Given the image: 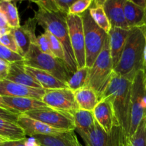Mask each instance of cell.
<instances>
[{"label":"cell","instance_id":"29","mask_svg":"<svg viewBox=\"0 0 146 146\" xmlns=\"http://www.w3.org/2000/svg\"><path fill=\"white\" fill-rule=\"evenodd\" d=\"M129 138L131 146H146V115L140 121L135 133Z\"/></svg>","mask_w":146,"mask_h":146},{"label":"cell","instance_id":"23","mask_svg":"<svg viewBox=\"0 0 146 146\" xmlns=\"http://www.w3.org/2000/svg\"><path fill=\"white\" fill-rule=\"evenodd\" d=\"M85 146H111V137L95 123L94 128L85 133H79Z\"/></svg>","mask_w":146,"mask_h":146},{"label":"cell","instance_id":"25","mask_svg":"<svg viewBox=\"0 0 146 146\" xmlns=\"http://www.w3.org/2000/svg\"><path fill=\"white\" fill-rule=\"evenodd\" d=\"M27 138L24 130L17 123L0 118V138L14 141Z\"/></svg>","mask_w":146,"mask_h":146},{"label":"cell","instance_id":"8","mask_svg":"<svg viewBox=\"0 0 146 146\" xmlns=\"http://www.w3.org/2000/svg\"><path fill=\"white\" fill-rule=\"evenodd\" d=\"M66 21L77 69L83 68L86 66V55L82 19L80 15L68 14L66 17Z\"/></svg>","mask_w":146,"mask_h":146},{"label":"cell","instance_id":"1","mask_svg":"<svg viewBox=\"0 0 146 146\" xmlns=\"http://www.w3.org/2000/svg\"><path fill=\"white\" fill-rule=\"evenodd\" d=\"M132 82L133 81L117 75L113 71L101 98V99L109 100L113 107L117 125L128 136L130 126Z\"/></svg>","mask_w":146,"mask_h":146},{"label":"cell","instance_id":"9","mask_svg":"<svg viewBox=\"0 0 146 146\" xmlns=\"http://www.w3.org/2000/svg\"><path fill=\"white\" fill-rule=\"evenodd\" d=\"M25 114L56 129L64 131H74L75 130L73 115L69 113L57 111L47 106L29 111Z\"/></svg>","mask_w":146,"mask_h":146},{"label":"cell","instance_id":"20","mask_svg":"<svg viewBox=\"0 0 146 146\" xmlns=\"http://www.w3.org/2000/svg\"><path fill=\"white\" fill-rule=\"evenodd\" d=\"M24 68L29 74L34 77L40 83L42 88L44 89L49 90L67 88L66 83L60 81L50 73L24 65Z\"/></svg>","mask_w":146,"mask_h":146},{"label":"cell","instance_id":"34","mask_svg":"<svg viewBox=\"0 0 146 146\" xmlns=\"http://www.w3.org/2000/svg\"><path fill=\"white\" fill-rule=\"evenodd\" d=\"M0 44L4 45V46L7 47L14 52L19 54L18 46H17V43H16L14 36H13L11 31L4 33V34H0Z\"/></svg>","mask_w":146,"mask_h":146},{"label":"cell","instance_id":"31","mask_svg":"<svg viewBox=\"0 0 146 146\" xmlns=\"http://www.w3.org/2000/svg\"><path fill=\"white\" fill-rule=\"evenodd\" d=\"M44 33L47 34V37L49 38V41H50V48H51V51L53 56L55 58H58V59L61 60V61L64 62V53L61 43L60 42V41L53 34L49 32L48 31L44 30Z\"/></svg>","mask_w":146,"mask_h":146},{"label":"cell","instance_id":"37","mask_svg":"<svg viewBox=\"0 0 146 146\" xmlns=\"http://www.w3.org/2000/svg\"><path fill=\"white\" fill-rule=\"evenodd\" d=\"M0 146H38L35 141L31 138L28 139L27 138L14 141H5L0 143Z\"/></svg>","mask_w":146,"mask_h":146},{"label":"cell","instance_id":"17","mask_svg":"<svg viewBox=\"0 0 146 146\" xmlns=\"http://www.w3.org/2000/svg\"><path fill=\"white\" fill-rule=\"evenodd\" d=\"M129 31L130 30L112 27L110 32L108 33L109 38H110V56L113 62V69L115 68L120 61L127 36L129 34Z\"/></svg>","mask_w":146,"mask_h":146},{"label":"cell","instance_id":"36","mask_svg":"<svg viewBox=\"0 0 146 146\" xmlns=\"http://www.w3.org/2000/svg\"><path fill=\"white\" fill-rule=\"evenodd\" d=\"M37 45L42 52L53 56L51 51V48H50V41H49L48 37L45 33L37 37Z\"/></svg>","mask_w":146,"mask_h":146},{"label":"cell","instance_id":"11","mask_svg":"<svg viewBox=\"0 0 146 146\" xmlns=\"http://www.w3.org/2000/svg\"><path fill=\"white\" fill-rule=\"evenodd\" d=\"M37 24V20L33 17L29 19L24 25L11 29L18 46L19 54L24 58L29 50L31 44H37V36L35 35Z\"/></svg>","mask_w":146,"mask_h":146},{"label":"cell","instance_id":"12","mask_svg":"<svg viewBox=\"0 0 146 146\" xmlns=\"http://www.w3.org/2000/svg\"><path fill=\"white\" fill-rule=\"evenodd\" d=\"M45 89L35 88L21 85L7 79L0 81V95L1 96L31 98L42 101Z\"/></svg>","mask_w":146,"mask_h":146},{"label":"cell","instance_id":"5","mask_svg":"<svg viewBox=\"0 0 146 146\" xmlns=\"http://www.w3.org/2000/svg\"><path fill=\"white\" fill-rule=\"evenodd\" d=\"M23 64L50 73L66 84L72 76L64 61L42 52L36 44H31Z\"/></svg>","mask_w":146,"mask_h":146},{"label":"cell","instance_id":"26","mask_svg":"<svg viewBox=\"0 0 146 146\" xmlns=\"http://www.w3.org/2000/svg\"><path fill=\"white\" fill-rule=\"evenodd\" d=\"M102 1H99V0L93 1L88 10L90 16L94 22L97 24V25L102 29L104 30L107 34H108L112 27L104 12V8L102 7Z\"/></svg>","mask_w":146,"mask_h":146},{"label":"cell","instance_id":"6","mask_svg":"<svg viewBox=\"0 0 146 146\" xmlns=\"http://www.w3.org/2000/svg\"><path fill=\"white\" fill-rule=\"evenodd\" d=\"M80 16L84 29L86 66L90 68L102 50L108 34L97 25L90 16L88 9Z\"/></svg>","mask_w":146,"mask_h":146},{"label":"cell","instance_id":"19","mask_svg":"<svg viewBox=\"0 0 146 146\" xmlns=\"http://www.w3.org/2000/svg\"><path fill=\"white\" fill-rule=\"evenodd\" d=\"M6 79L31 88H42L40 83L25 71L23 63L10 64L9 71Z\"/></svg>","mask_w":146,"mask_h":146},{"label":"cell","instance_id":"4","mask_svg":"<svg viewBox=\"0 0 146 146\" xmlns=\"http://www.w3.org/2000/svg\"><path fill=\"white\" fill-rule=\"evenodd\" d=\"M113 73V66L110 56V38L108 35L102 50L91 68H89L85 85V86L90 87L94 90L98 97L99 101L102 96Z\"/></svg>","mask_w":146,"mask_h":146},{"label":"cell","instance_id":"30","mask_svg":"<svg viewBox=\"0 0 146 146\" xmlns=\"http://www.w3.org/2000/svg\"><path fill=\"white\" fill-rule=\"evenodd\" d=\"M111 146H131L130 138L118 125H115L111 134Z\"/></svg>","mask_w":146,"mask_h":146},{"label":"cell","instance_id":"3","mask_svg":"<svg viewBox=\"0 0 146 146\" xmlns=\"http://www.w3.org/2000/svg\"><path fill=\"white\" fill-rule=\"evenodd\" d=\"M66 17L67 15L61 12H47L38 9L34 11V18L39 25L53 34L61 43L66 66L72 75L77 70V66L70 44Z\"/></svg>","mask_w":146,"mask_h":146},{"label":"cell","instance_id":"27","mask_svg":"<svg viewBox=\"0 0 146 146\" xmlns=\"http://www.w3.org/2000/svg\"><path fill=\"white\" fill-rule=\"evenodd\" d=\"M0 11L6 17L10 28L15 29L20 27L18 10L13 1L9 0L0 1Z\"/></svg>","mask_w":146,"mask_h":146},{"label":"cell","instance_id":"2","mask_svg":"<svg viewBox=\"0 0 146 146\" xmlns=\"http://www.w3.org/2000/svg\"><path fill=\"white\" fill-rule=\"evenodd\" d=\"M145 38L140 28L130 29L120 61L113 71L117 75L133 81L137 72L140 70L145 71Z\"/></svg>","mask_w":146,"mask_h":146},{"label":"cell","instance_id":"22","mask_svg":"<svg viewBox=\"0 0 146 146\" xmlns=\"http://www.w3.org/2000/svg\"><path fill=\"white\" fill-rule=\"evenodd\" d=\"M73 93L79 109L92 111L99 102L96 93L90 87L84 86Z\"/></svg>","mask_w":146,"mask_h":146},{"label":"cell","instance_id":"13","mask_svg":"<svg viewBox=\"0 0 146 146\" xmlns=\"http://www.w3.org/2000/svg\"><path fill=\"white\" fill-rule=\"evenodd\" d=\"M94 120L102 129L110 135L113 127L117 125L113 107L109 100L102 98L92 111Z\"/></svg>","mask_w":146,"mask_h":146},{"label":"cell","instance_id":"42","mask_svg":"<svg viewBox=\"0 0 146 146\" xmlns=\"http://www.w3.org/2000/svg\"><path fill=\"white\" fill-rule=\"evenodd\" d=\"M0 107H1V108H4V109H6V110H8V111H11V112H12V113H14V111H11V110L9 108H8V107H7V106H6L5 103H4V101H3L2 96H1V95H0ZM17 114H18V113H17Z\"/></svg>","mask_w":146,"mask_h":146},{"label":"cell","instance_id":"35","mask_svg":"<svg viewBox=\"0 0 146 146\" xmlns=\"http://www.w3.org/2000/svg\"><path fill=\"white\" fill-rule=\"evenodd\" d=\"M38 7L39 9L47 12H60L54 0H38L32 1Z\"/></svg>","mask_w":146,"mask_h":146},{"label":"cell","instance_id":"15","mask_svg":"<svg viewBox=\"0 0 146 146\" xmlns=\"http://www.w3.org/2000/svg\"><path fill=\"white\" fill-rule=\"evenodd\" d=\"M31 138L38 146H77L80 143L74 131L50 135H37Z\"/></svg>","mask_w":146,"mask_h":146},{"label":"cell","instance_id":"18","mask_svg":"<svg viewBox=\"0 0 146 146\" xmlns=\"http://www.w3.org/2000/svg\"><path fill=\"white\" fill-rule=\"evenodd\" d=\"M2 98L6 106L18 114L26 113L29 111L47 107L42 101L31 98L2 96Z\"/></svg>","mask_w":146,"mask_h":146},{"label":"cell","instance_id":"28","mask_svg":"<svg viewBox=\"0 0 146 146\" xmlns=\"http://www.w3.org/2000/svg\"><path fill=\"white\" fill-rule=\"evenodd\" d=\"M89 68L84 66L83 68H78L67 82V86L69 89L74 92L80 88L85 86L88 76Z\"/></svg>","mask_w":146,"mask_h":146},{"label":"cell","instance_id":"44","mask_svg":"<svg viewBox=\"0 0 146 146\" xmlns=\"http://www.w3.org/2000/svg\"><path fill=\"white\" fill-rule=\"evenodd\" d=\"M77 146H83V145H82V144H81V143H79L78 145H77Z\"/></svg>","mask_w":146,"mask_h":146},{"label":"cell","instance_id":"21","mask_svg":"<svg viewBox=\"0 0 146 146\" xmlns=\"http://www.w3.org/2000/svg\"><path fill=\"white\" fill-rule=\"evenodd\" d=\"M123 9L129 28H140L143 26L145 19V10L132 0H125Z\"/></svg>","mask_w":146,"mask_h":146},{"label":"cell","instance_id":"7","mask_svg":"<svg viewBox=\"0 0 146 146\" xmlns=\"http://www.w3.org/2000/svg\"><path fill=\"white\" fill-rule=\"evenodd\" d=\"M146 115V73L140 70L132 82L130 98V126L129 137L137 130L140 121Z\"/></svg>","mask_w":146,"mask_h":146},{"label":"cell","instance_id":"24","mask_svg":"<svg viewBox=\"0 0 146 146\" xmlns=\"http://www.w3.org/2000/svg\"><path fill=\"white\" fill-rule=\"evenodd\" d=\"M72 115L75 130L78 133H85L94 128L96 121L92 111L77 109Z\"/></svg>","mask_w":146,"mask_h":146},{"label":"cell","instance_id":"40","mask_svg":"<svg viewBox=\"0 0 146 146\" xmlns=\"http://www.w3.org/2000/svg\"><path fill=\"white\" fill-rule=\"evenodd\" d=\"M10 64L0 59V81L7 78L9 71Z\"/></svg>","mask_w":146,"mask_h":146},{"label":"cell","instance_id":"38","mask_svg":"<svg viewBox=\"0 0 146 146\" xmlns=\"http://www.w3.org/2000/svg\"><path fill=\"white\" fill-rule=\"evenodd\" d=\"M59 11L62 14L67 15L69 14V9L72 4L76 0H54Z\"/></svg>","mask_w":146,"mask_h":146},{"label":"cell","instance_id":"43","mask_svg":"<svg viewBox=\"0 0 146 146\" xmlns=\"http://www.w3.org/2000/svg\"><path fill=\"white\" fill-rule=\"evenodd\" d=\"M145 38L146 41V35L144 36ZM144 64H145V71L146 73V44H145V53H144Z\"/></svg>","mask_w":146,"mask_h":146},{"label":"cell","instance_id":"33","mask_svg":"<svg viewBox=\"0 0 146 146\" xmlns=\"http://www.w3.org/2000/svg\"><path fill=\"white\" fill-rule=\"evenodd\" d=\"M91 0H76L69 9V14L80 15L87 11L91 6Z\"/></svg>","mask_w":146,"mask_h":146},{"label":"cell","instance_id":"39","mask_svg":"<svg viewBox=\"0 0 146 146\" xmlns=\"http://www.w3.org/2000/svg\"><path fill=\"white\" fill-rule=\"evenodd\" d=\"M19 115V114L14 113H12L8 110H6L0 107V118H1L11 121V122L17 123Z\"/></svg>","mask_w":146,"mask_h":146},{"label":"cell","instance_id":"16","mask_svg":"<svg viewBox=\"0 0 146 146\" xmlns=\"http://www.w3.org/2000/svg\"><path fill=\"white\" fill-rule=\"evenodd\" d=\"M124 2L125 0H104L102 7L112 27L130 30L125 17Z\"/></svg>","mask_w":146,"mask_h":146},{"label":"cell","instance_id":"32","mask_svg":"<svg viewBox=\"0 0 146 146\" xmlns=\"http://www.w3.org/2000/svg\"><path fill=\"white\" fill-rule=\"evenodd\" d=\"M0 59L9 64L23 63L24 61V57L17 53L14 52L1 44H0Z\"/></svg>","mask_w":146,"mask_h":146},{"label":"cell","instance_id":"41","mask_svg":"<svg viewBox=\"0 0 146 146\" xmlns=\"http://www.w3.org/2000/svg\"><path fill=\"white\" fill-rule=\"evenodd\" d=\"M0 29L2 30L3 34L10 31L11 29L9 26L7 19L1 11H0Z\"/></svg>","mask_w":146,"mask_h":146},{"label":"cell","instance_id":"10","mask_svg":"<svg viewBox=\"0 0 146 146\" xmlns=\"http://www.w3.org/2000/svg\"><path fill=\"white\" fill-rule=\"evenodd\" d=\"M42 101L50 108L71 114L79 109L74 93L68 88L45 90Z\"/></svg>","mask_w":146,"mask_h":146},{"label":"cell","instance_id":"14","mask_svg":"<svg viewBox=\"0 0 146 146\" xmlns=\"http://www.w3.org/2000/svg\"><path fill=\"white\" fill-rule=\"evenodd\" d=\"M17 123L24 130L26 135L33 137L37 135H50L65 132L64 131L56 129L37 120L30 118L25 113L19 115Z\"/></svg>","mask_w":146,"mask_h":146}]
</instances>
